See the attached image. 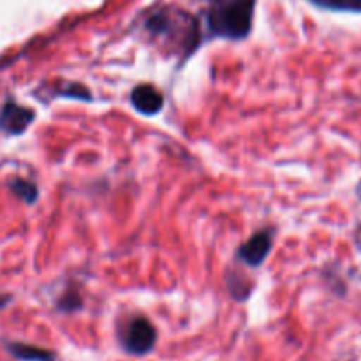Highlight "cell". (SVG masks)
Wrapping results in <instances>:
<instances>
[{
	"label": "cell",
	"mask_w": 361,
	"mask_h": 361,
	"mask_svg": "<svg viewBox=\"0 0 361 361\" xmlns=\"http://www.w3.org/2000/svg\"><path fill=\"white\" fill-rule=\"evenodd\" d=\"M252 0H220L209 15V27L225 37H245L252 25Z\"/></svg>",
	"instance_id": "cell-1"
},
{
	"label": "cell",
	"mask_w": 361,
	"mask_h": 361,
	"mask_svg": "<svg viewBox=\"0 0 361 361\" xmlns=\"http://www.w3.org/2000/svg\"><path fill=\"white\" fill-rule=\"evenodd\" d=\"M11 188H13V192H15L20 199L25 200V202H34V200L37 199L36 185L29 183V180H22V179L13 180Z\"/></svg>",
	"instance_id": "cell-7"
},
{
	"label": "cell",
	"mask_w": 361,
	"mask_h": 361,
	"mask_svg": "<svg viewBox=\"0 0 361 361\" xmlns=\"http://www.w3.org/2000/svg\"><path fill=\"white\" fill-rule=\"evenodd\" d=\"M62 94L68 96V98H80V99H90L89 98V90L85 89L83 85H76V83H73V85H69L68 89L62 90Z\"/></svg>",
	"instance_id": "cell-8"
},
{
	"label": "cell",
	"mask_w": 361,
	"mask_h": 361,
	"mask_svg": "<svg viewBox=\"0 0 361 361\" xmlns=\"http://www.w3.org/2000/svg\"><path fill=\"white\" fill-rule=\"evenodd\" d=\"M32 119H34L32 110L25 109V106H20L11 102L2 109V112H0V128H2L6 133L20 135L29 128V124L32 123Z\"/></svg>",
	"instance_id": "cell-3"
},
{
	"label": "cell",
	"mask_w": 361,
	"mask_h": 361,
	"mask_svg": "<svg viewBox=\"0 0 361 361\" xmlns=\"http://www.w3.org/2000/svg\"><path fill=\"white\" fill-rule=\"evenodd\" d=\"M131 103L142 114H158L163 106V98L152 85H138L131 92Z\"/></svg>",
	"instance_id": "cell-5"
},
{
	"label": "cell",
	"mask_w": 361,
	"mask_h": 361,
	"mask_svg": "<svg viewBox=\"0 0 361 361\" xmlns=\"http://www.w3.org/2000/svg\"><path fill=\"white\" fill-rule=\"evenodd\" d=\"M271 245H273V239H271L269 232H257L239 248L238 257L243 262L248 264V266L255 267L262 264V260L266 259L271 250Z\"/></svg>",
	"instance_id": "cell-4"
},
{
	"label": "cell",
	"mask_w": 361,
	"mask_h": 361,
	"mask_svg": "<svg viewBox=\"0 0 361 361\" xmlns=\"http://www.w3.org/2000/svg\"><path fill=\"white\" fill-rule=\"evenodd\" d=\"M156 329L145 317H135L123 333L124 349L135 356H144L154 347Z\"/></svg>",
	"instance_id": "cell-2"
},
{
	"label": "cell",
	"mask_w": 361,
	"mask_h": 361,
	"mask_svg": "<svg viewBox=\"0 0 361 361\" xmlns=\"http://www.w3.org/2000/svg\"><path fill=\"white\" fill-rule=\"evenodd\" d=\"M9 353L22 361H55V354L41 347L27 345V343H9Z\"/></svg>",
	"instance_id": "cell-6"
}]
</instances>
